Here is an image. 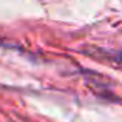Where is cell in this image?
<instances>
[{
  "label": "cell",
  "mask_w": 122,
  "mask_h": 122,
  "mask_svg": "<svg viewBox=\"0 0 122 122\" xmlns=\"http://www.w3.org/2000/svg\"><path fill=\"white\" fill-rule=\"evenodd\" d=\"M121 60H122V53H121Z\"/></svg>",
  "instance_id": "6da1fadb"
}]
</instances>
